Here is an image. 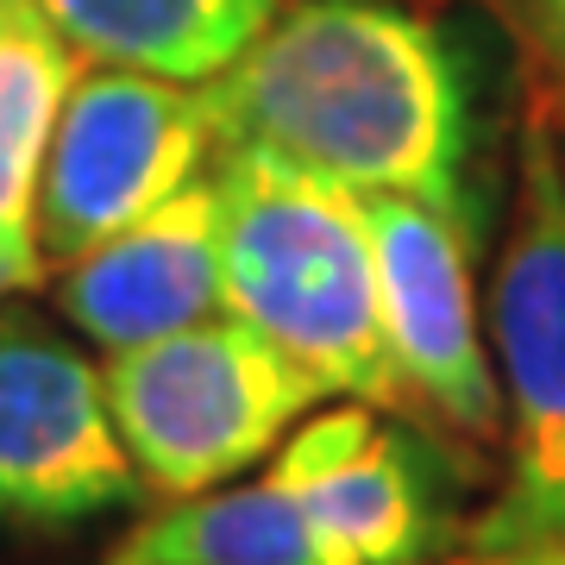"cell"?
<instances>
[{"instance_id": "3", "label": "cell", "mask_w": 565, "mask_h": 565, "mask_svg": "<svg viewBox=\"0 0 565 565\" xmlns=\"http://www.w3.org/2000/svg\"><path fill=\"white\" fill-rule=\"evenodd\" d=\"M509 471L471 522V553L565 541V145L546 107L515 158L503 264L490 289Z\"/></svg>"}, {"instance_id": "9", "label": "cell", "mask_w": 565, "mask_h": 565, "mask_svg": "<svg viewBox=\"0 0 565 565\" xmlns=\"http://www.w3.org/2000/svg\"><path fill=\"white\" fill-rule=\"evenodd\" d=\"M340 565H422L434 541L422 471L377 403L333 396L270 452Z\"/></svg>"}, {"instance_id": "7", "label": "cell", "mask_w": 565, "mask_h": 565, "mask_svg": "<svg viewBox=\"0 0 565 565\" xmlns=\"http://www.w3.org/2000/svg\"><path fill=\"white\" fill-rule=\"evenodd\" d=\"M139 484L102 364L20 315H0V522L76 527L126 509Z\"/></svg>"}, {"instance_id": "8", "label": "cell", "mask_w": 565, "mask_h": 565, "mask_svg": "<svg viewBox=\"0 0 565 565\" xmlns=\"http://www.w3.org/2000/svg\"><path fill=\"white\" fill-rule=\"evenodd\" d=\"M57 302L70 327L102 352H132V345L170 340L182 327L226 315L214 170L163 207H151L145 221H132L126 233H114L107 245L63 264Z\"/></svg>"}, {"instance_id": "4", "label": "cell", "mask_w": 565, "mask_h": 565, "mask_svg": "<svg viewBox=\"0 0 565 565\" xmlns=\"http://www.w3.org/2000/svg\"><path fill=\"white\" fill-rule=\"evenodd\" d=\"M102 384L126 452L158 497H202L233 484L321 403H333L315 371L233 315L132 352H107Z\"/></svg>"}, {"instance_id": "14", "label": "cell", "mask_w": 565, "mask_h": 565, "mask_svg": "<svg viewBox=\"0 0 565 565\" xmlns=\"http://www.w3.org/2000/svg\"><path fill=\"white\" fill-rule=\"evenodd\" d=\"M553 126H559V145H565V120H553Z\"/></svg>"}, {"instance_id": "1", "label": "cell", "mask_w": 565, "mask_h": 565, "mask_svg": "<svg viewBox=\"0 0 565 565\" xmlns=\"http://www.w3.org/2000/svg\"><path fill=\"white\" fill-rule=\"evenodd\" d=\"M202 95L221 151L465 214L471 82L452 39L403 0H282Z\"/></svg>"}, {"instance_id": "13", "label": "cell", "mask_w": 565, "mask_h": 565, "mask_svg": "<svg viewBox=\"0 0 565 565\" xmlns=\"http://www.w3.org/2000/svg\"><path fill=\"white\" fill-rule=\"evenodd\" d=\"M509 25L522 39V57L541 82V107L565 120V0H503Z\"/></svg>"}, {"instance_id": "12", "label": "cell", "mask_w": 565, "mask_h": 565, "mask_svg": "<svg viewBox=\"0 0 565 565\" xmlns=\"http://www.w3.org/2000/svg\"><path fill=\"white\" fill-rule=\"evenodd\" d=\"M102 565H340L277 465L202 497H170Z\"/></svg>"}, {"instance_id": "6", "label": "cell", "mask_w": 565, "mask_h": 565, "mask_svg": "<svg viewBox=\"0 0 565 565\" xmlns=\"http://www.w3.org/2000/svg\"><path fill=\"white\" fill-rule=\"evenodd\" d=\"M384 289V345L408 408L471 440L503 434V384L471 282V214L415 195H364Z\"/></svg>"}, {"instance_id": "2", "label": "cell", "mask_w": 565, "mask_h": 565, "mask_svg": "<svg viewBox=\"0 0 565 565\" xmlns=\"http://www.w3.org/2000/svg\"><path fill=\"white\" fill-rule=\"evenodd\" d=\"M226 315L315 371L327 396L403 408L364 195L264 151H214Z\"/></svg>"}, {"instance_id": "11", "label": "cell", "mask_w": 565, "mask_h": 565, "mask_svg": "<svg viewBox=\"0 0 565 565\" xmlns=\"http://www.w3.org/2000/svg\"><path fill=\"white\" fill-rule=\"evenodd\" d=\"M82 63L214 82L282 13V0H39Z\"/></svg>"}, {"instance_id": "10", "label": "cell", "mask_w": 565, "mask_h": 565, "mask_svg": "<svg viewBox=\"0 0 565 565\" xmlns=\"http://www.w3.org/2000/svg\"><path fill=\"white\" fill-rule=\"evenodd\" d=\"M76 76L82 57L39 0H0V296H20L44 277L39 182Z\"/></svg>"}, {"instance_id": "5", "label": "cell", "mask_w": 565, "mask_h": 565, "mask_svg": "<svg viewBox=\"0 0 565 565\" xmlns=\"http://www.w3.org/2000/svg\"><path fill=\"white\" fill-rule=\"evenodd\" d=\"M221 132L202 82H170L145 70H82L57 114L39 182L44 270L76 264L151 207L182 195L214 170Z\"/></svg>"}]
</instances>
